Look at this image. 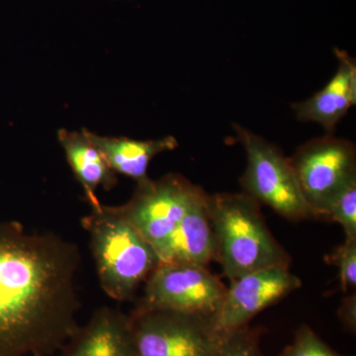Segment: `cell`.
Masks as SVG:
<instances>
[{"label": "cell", "mask_w": 356, "mask_h": 356, "mask_svg": "<svg viewBox=\"0 0 356 356\" xmlns=\"http://www.w3.org/2000/svg\"><path fill=\"white\" fill-rule=\"evenodd\" d=\"M90 238L96 273L105 294L134 301L138 290L159 266L156 250L115 206L91 208L81 220Z\"/></svg>", "instance_id": "3"}, {"label": "cell", "mask_w": 356, "mask_h": 356, "mask_svg": "<svg viewBox=\"0 0 356 356\" xmlns=\"http://www.w3.org/2000/svg\"><path fill=\"white\" fill-rule=\"evenodd\" d=\"M58 356H139L130 316L119 309H96L58 351Z\"/></svg>", "instance_id": "10"}, {"label": "cell", "mask_w": 356, "mask_h": 356, "mask_svg": "<svg viewBox=\"0 0 356 356\" xmlns=\"http://www.w3.org/2000/svg\"><path fill=\"white\" fill-rule=\"evenodd\" d=\"M327 264L339 269V282L343 293L355 292L356 288V240L346 238L343 245L327 255Z\"/></svg>", "instance_id": "17"}, {"label": "cell", "mask_w": 356, "mask_h": 356, "mask_svg": "<svg viewBox=\"0 0 356 356\" xmlns=\"http://www.w3.org/2000/svg\"><path fill=\"white\" fill-rule=\"evenodd\" d=\"M84 131L117 175H125L137 182L149 177V163L158 154L173 151L178 147L177 140L173 136L140 140L126 137H103L86 129Z\"/></svg>", "instance_id": "14"}, {"label": "cell", "mask_w": 356, "mask_h": 356, "mask_svg": "<svg viewBox=\"0 0 356 356\" xmlns=\"http://www.w3.org/2000/svg\"><path fill=\"white\" fill-rule=\"evenodd\" d=\"M81 254L55 233L0 220V356H53L79 329Z\"/></svg>", "instance_id": "1"}, {"label": "cell", "mask_w": 356, "mask_h": 356, "mask_svg": "<svg viewBox=\"0 0 356 356\" xmlns=\"http://www.w3.org/2000/svg\"><path fill=\"white\" fill-rule=\"evenodd\" d=\"M337 70L325 88L308 99L292 104L296 118L314 122L334 135L339 121L356 102V63L346 51L334 49Z\"/></svg>", "instance_id": "12"}, {"label": "cell", "mask_w": 356, "mask_h": 356, "mask_svg": "<svg viewBox=\"0 0 356 356\" xmlns=\"http://www.w3.org/2000/svg\"><path fill=\"white\" fill-rule=\"evenodd\" d=\"M58 139L64 149L74 177L83 186L89 205L91 208H99L102 204L96 195V191L99 187L107 191L114 188L118 184L117 173L89 140L84 129L81 132H70L60 129Z\"/></svg>", "instance_id": "13"}, {"label": "cell", "mask_w": 356, "mask_h": 356, "mask_svg": "<svg viewBox=\"0 0 356 356\" xmlns=\"http://www.w3.org/2000/svg\"><path fill=\"white\" fill-rule=\"evenodd\" d=\"M302 281L289 268L271 267L231 281L216 313L213 327L221 336L250 325L261 311L299 289Z\"/></svg>", "instance_id": "9"}, {"label": "cell", "mask_w": 356, "mask_h": 356, "mask_svg": "<svg viewBox=\"0 0 356 356\" xmlns=\"http://www.w3.org/2000/svg\"><path fill=\"white\" fill-rule=\"evenodd\" d=\"M261 327L250 325L222 337L215 356H264L261 350Z\"/></svg>", "instance_id": "15"}, {"label": "cell", "mask_w": 356, "mask_h": 356, "mask_svg": "<svg viewBox=\"0 0 356 356\" xmlns=\"http://www.w3.org/2000/svg\"><path fill=\"white\" fill-rule=\"evenodd\" d=\"M259 205L243 192L207 194L217 262L229 281L271 267L290 268L291 257L269 231Z\"/></svg>", "instance_id": "2"}, {"label": "cell", "mask_w": 356, "mask_h": 356, "mask_svg": "<svg viewBox=\"0 0 356 356\" xmlns=\"http://www.w3.org/2000/svg\"><path fill=\"white\" fill-rule=\"evenodd\" d=\"M236 137L247 154V168L241 185L243 193L291 221L315 219L302 195L289 158L273 143L234 125Z\"/></svg>", "instance_id": "4"}, {"label": "cell", "mask_w": 356, "mask_h": 356, "mask_svg": "<svg viewBox=\"0 0 356 356\" xmlns=\"http://www.w3.org/2000/svg\"><path fill=\"white\" fill-rule=\"evenodd\" d=\"M154 250L159 264H192L207 267L211 262L217 261L216 236L205 191L170 236Z\"/></svg>", "instance_id": "11"}, {"label": "cell", "mask_w": 356, "mask_h": 356, "mask_svg": "<svg viewBox=\"0 0 356 356\" xmlns=\"http://www.w3.org/2000/svg\"><path fill=\"white\" fill-rule=\"evenodd\" d=\"M325 220L341 225L346 238L356 240V182L332 203Z\"/></svg>", "instance_id": "18"}, {"label": "cell", "mask_w": 356, "mask_h": 356, "mask_svg": "<svg viewBox=\"0 0 356 356\" xmlns=\"http://www.w3.org/2000/svg\"><path fill=\"white\" fill-rule=\"evenodd\" d=\"M227 287L207 267L192 264H159L145 282L135 308L158 309L212 317Z\"/></svg>", "instance_id": "8"}, {"label": "cell", "mask_w": 356, "mask_h": 356, "mask_svg": "<svg viewBox=\"0 0 356 356\" xmlns=\"http://www.w3.org/2000/svg\"><path fill=\"white\" fill-rule=\"evenodd\" d=\"M280 356H350L332 350L316 332L307 324L300 325L295 332L292 343L287 346Z\"/></svg>", "instance_id": "16"}, {"label": "cell", "mask_w": 356, "mask_h": 356, "mask_svg": "<svg viewBox=\"0 0 356 356\" xmlns=\"http://www.w3.org/2000/svg\"><path fill=\"white\" fill-rule=\"evenodd\" d=\"M204 192L177 173L137 182L132 198L116 210L153 245H161Z\"/></svg>", "instance_id": "7"}, {"label": "cell", "mask_w": 356, "mask_h": 356, "mask_svg": "<svg viewBox=\"0 0 356 356\" xmlns=\"http://www.w3.org/2000/svg\"><path fill=\"white\" fill-rule=\"evenodd\" d=\"M315 219H325L336 199L356 182V147L327 135L304 143L289 158Z\"/></svg>", "instance_id": "5"}, {"label": "cell", "mask_w": 356, "mask_h": 356, "mask_svg": "<svg viewBox=\"0 0 356 356\" xmlns=\"http://www.w3.org/2000/svg\"><path fill=\"white\" fill-rule=\"evenodd\" d=\"M339 321L346 331L355 334L356 332V294L350 293L343 300L339 313Z\"/></svg>", "instance_id": "19"}, {"label": "cell", "mask_w": 356, "mask_h": 356, "mask_svg": "<svg viewBox=\"0 0 356 356\" xmlns=\"http://www.w3.org/2000/svg\"><path fill=\"white\" fill-rule=\"evenodd\" d=\"M139 356H215L222 337L210 316L158 309L129 314Z\"/></svg>", "instance_id": "6"}]
</instances>
